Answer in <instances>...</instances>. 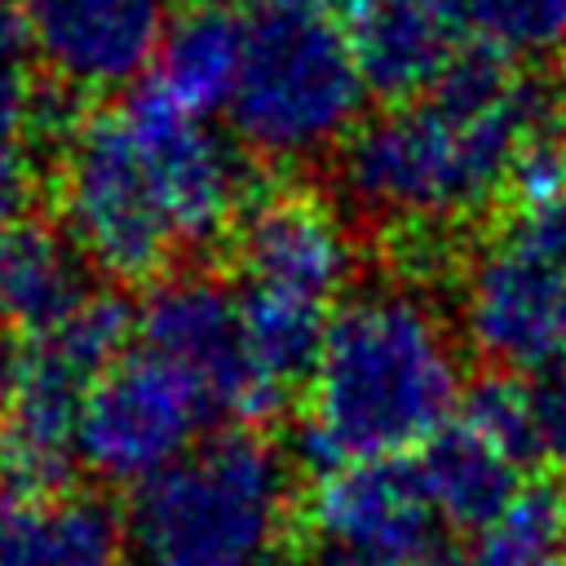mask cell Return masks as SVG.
<instances>
[{
    "label": "cell",
    "instance_id": "obj_32",
    "mask_svg": "<svg viewBox=\"0 0 566 566\" xmlns=\"http://www.w3.org/2000/svg\"><path fill=\"white\" fill-rule=\"evenodd\" d=\"M562 142H566V133H562Z\"/></svg>",
    "mask_w": 566,
    "mask_h": 566
},
{
    "label": "cell",
    "instance_id": "obj_29",
    "mask_svg": "<svg viewBox=\"0 0 566 566\" xmlns=\"http://www.w3.org/2000/svg\"><path fill=\"white\" fill-rule=\"evenodd\" d=\"M256 566H301V562H296V553L283 544V548H274V553H270L265 562H256Z\"/></svg>",
    "mask_w": 566,
    "mask_h": 566
},
{
    "label": "cell",
    "instance_id": "obj_4",
    "mask_svg": "<svg viewBox=\"0 0 566 566\" xmlns=\"http://www.w3.org/2000/svg\"><path fill=\"white\" fill-rule=\"evenodd\" d=\"M239 75L226 102L234 137L265 164L336 150L363 111L367 80L327 0H243Z\"/></svg>",
    "mask_w": 566,
    "mask_h": 566
},
{
    "label": "cell",
    "instance_id": "obj_23",
    "mask_svg": "<svg viewBox=\"0 0 566 566\" xmlns=\"http://www.w3.org/2000/svg\"><path fill=\"white\" fill-rule=\"evenodd\" d=\"M539 424H544V460H553L566 478V371L535 380Z\"/></svg>",
    "mask_w": 566,
    "mask_h": 566
},
{
    "label": "cell",
    "instance_id": "obj_11",
    "mask_svg": "<svg viewBox=\"0 0 566 566\" xmlns=\"http://www.w3.org/2000/svg\"><path fill=\"white\" fill-rule=\"evenodd\" d=\"M239 287L332 305L354 279L358 252L340 217L314 190H261L230 230Z\"/></svg>",
    "mask_w": 566,
    "mask_h": 566
},
{
    "label": "cell",
    "instance_id": "obj_25",
    "mask_svg": "<svg viewBox=\"0 0 566 566\" xmlns=\"http://www.w3.org/2000/svg\"><path fill=\"white\" fill-rule=\"evenodd\" d=\"M424 4H433L438 13H447V18L455 22V18H473L482 0H424Z\"/></svg>",
    "mask_w": 566,
    "mask_h": 566
},
{
    "label": "cell",
    "instance_id": "obj_5",
    "mask_svg": "<svg viewBox=\"0 0 566 566\" xmlns=\"http://www.w3.org/2000/svg\"><path fill=\"white\" fill-rule=\"evenodd\" d=\"M53 164L57 208L80 256L115 283L164 279L181 239L128 111H88Z\"/></svg>",
    "mask_w": 566,
    "mask_h": 566
},
{
    "label": "cell",
    "instance_id": "obj_6",
    "mask_svg": "<svg viewBox=\"0 0 566 566\" xmlns=\"http://www.w3.org/2000/svg\"><path fill=\"white\" fill-rule=\"evenodd\" d=\"M208 394L164 354L124 349L88 389L80 411V460L115 486H142L186 451L199 433L217 424Z\"/></svg>",
    "mask_w": 566,
    "mask_h": 566
},
{
    "label": "cell",
    "instance_id": "obj_18",
    "mask_svg": "<svg viewBox=\"0 0 566 566\" xmlns=\"http://www.w3.org/2000/svg\"><path fill=\"white\" fill-rule=\"evenodd\" d=\"M239 310H243L248 349H252V363H256V376L265 380V389L274 398H283L287 389L310 385L323 340H327V323H332L327 305L239 287Z\"/></svg>",
    "mask_w": 566,
    "mask_h": 566
},
{
    "label": "cell",
    "instance_id": "obj_31",
    "mask_svg": "<svg viewBox=\"0 0 566 566\" xmlns=\"http://www.w3.org/2000/svg\"><path fill=\"white\" fill-rule=\"evenodd\" d=\"M562 53H566V44H562Z\"/></svg>",
    "mask_w": 566,
    "mask_h": 566
},
{
    "label": "cell",
    "instance_id": "obj_2",
    "mask_svg": "<svg viewBox=\"0 0 566 566\" xmlns=\"http://www.w3.org/2000/svg\"><path fill=\"white\" fill-rule=\"evenodd\" d=\"M460 402V358L433 305L367 292L327 323L310 376V429L336 464L420 451Z\"/></svg>",
    "mask_w": 566,
    "mask_h": 566
},
{
    "label": "cell",
    "instance_id": "obj_19",
    "mask_svg": "<svg viewBox=\"0 0 566 566\" xmlns=\"http://www.w3.org/2000/svg\"><path fill=\"white\" fill-rule=\"evenodd\" d=\"M438 566H566V491L526 482L495 526L469 548H447Z\"/></svg>",
    "mask_w": 566,
    "mask_h": 566
},
{
    "label": "cell",
    "instance_id": "obj_10",
    "mask_svg": "<svg viewBox=\"0 0 566 566\" xmlns=\"http://www.w3.org/2000/svg\"><path fill=\"white\" fill-rule=\"evenodd\" d=\"M305 517L323 544L358 566H438L447 522L420 478L416 455L349 460L314 482Z\"/></svg>",
    "mask_w": 566,
    "mask_h": 566
},
{
    "label": "cell",
    "instance_id": "obj_13",
    "mask_svg": "<svg viewBox=\"0 0 566 566\" xmlns=\"http://www.w3.org/2000/svg\"><path fill=\"white\" fill-rule=\"evenodd\" d=\"M0 566H128V535L102 495L0 491Z\"/></svg>",
    "mask_w": 566,
    "mask_h": 566
},
{
    "label": "cell",
    "instance_id": "obj_21",
    "mask_svg": "<svg viewBox=\"0 0 566 566\" xmlns=\"http://www.w3.org/2000/svg\"><path fill=\"white\" fill-rule=\"evenodd\" d=\"M473 22L509 57H539L566 44V0H482Z\"/></svg>",
    "mask_w": 566,
    "mask_h": 566
},
{
    "label": "cell",
    "instance_id": "obj_14",
    "mask_svg": "<svg viewBox=\"0 0 566 566\" xmlns=\"http://www.w3.org/2000/svg\"><path fill=\"white\" fill-rule=\"evenodd\" d=\"M367 93L380 102H416L433 88L455 53L451 18L424 0H376L349 27Z\"/></svg>",
    "mask_w": 566,
    "mask_h": 566
},
{
    "label": "cell",
    "instance_id": "obj_1",
    "mask_svg": "<svg viewBox=\"0 0 566 566\" xmlns=\"http://www.w3.org/2000/svg\"><path fill=\"white\" fill-rule=\"evenodd\" d=\"M548 133H557V88L531 75L486 111L424 93L354 124L336 146V181L345 203L380 230L455 226L509 195L522 150Z\"/></svg>",
    "mask_w": 566,
    "mask_h": 566
},
{
    "label": "cell",
    "instance_id": "obj_3",
    "mask_svg": "<svg viewBox=\"0 0 566 566\" xmlns=\"http://www.w3.org/2000/svg\"><path fill=\"white\" fill-rule=\"evenodd\" d=\"M296 460L256 424H230L133 491V566H256L287 544Z\"/></svg>",
    "mask_w": 566,
    "mask_h": 566
},
{
    "label": "cell",
    "instance_id": "obj_24",
    "mask_svg": "<svg viewBox=\"0 0 566 566\" xmlns=\"http://www.w3.org/2000/svg\"><path fill=\"white\" fill-rule=\"evenodd\" d=\"M27 159L22 150H0V226H13L27 208Z\"/></svg>",
    "mask_w": 566,
    "mask_h": 566
},
{
    "label": "cell",
    "instance_id": "obj_15",
    "mask_svg": "<svg viewBox=\"0 0 566 566\" xmlns=\"http://www.w3.org/2000/svg\"><path fill=\"white\" fill-rule=\"evenodd\" d=\"M416 464H420V478L442 522L455 531H473V535L495 526L526 486L522 464L504 455L469 420H447L429 442H420Z\"/></svg>",
    "mask_w": 566,
    "mask_h": 566
},
{
    "label": "cell",
    "instance_id": "obj_27",
    "mask_svg": "<svg viewBox=\"0 0 566 566\" xmlns=\"http://www.w3.org/2000/svg\"><path fill=\"white\" fill-rule=\"evenodd\" d=\"M13 226H0V318H4V265H9V234H13Z\"/></svg>",
    "mask_w": 566,
    "mask_h": 566
},
{
    "label": "cell",
    "instance_id": "obj_16",
    "mask_svg": "<svg viewBox=\"0 0 566 566\" xmlns=\"http://www.w3.org/2000/svg\"><path fill=\"white\" fill-rule=\"evenodd\" d=\"M239 13L230 0H190L168 18L164 44L155 53V84L186 111L208 115L230 102L239 75Z\"/></svg>",
    "mask_w": 566,
    "mask_h": 566
},
{
    "label": "cell",
    "instance_id": "obj_20",
    "mask_svg": "<svg viewBox=\"0 0 566 566\" xmlns=\"http://www.w3.org/2000/svg\"><path fill=\"white\" fill-rule=\"evenodd\" d=\"M464 411L460 420H469L478 433H486L504 455H513L522 469L544 460V424H539V398H535V380L531 376H513V371H486L464 389Z\"/></svg>",
    "mask_w": 566,
    "mask_h": 566
},
{
    "label": "cell",
    "instance_id": "obj_22",
    "mask_svg": "<svg viewBox=\"0 0 566 566\" xmlns=\"http://www.w3.org/2000/svg\"><path fill=\"white\" fill-rule=\"evenodd\" d=\"M31 97H35L31 35L22 22V4H9L0 9V150H22Z\"/></svg>",
    "mask_w": 566,
    "mask_h": 566
},
{
    "label": "cell",
    "instance_id": "obj_26",
    "mask_svg": "<svg viewBox=\"0 0 566 566\" xmlns=\"http://www.w3.org/2000/svg\"><path fill=\"white\" fill-rule=\"evenodd\" d=\"M305 566H358V562H354V557H345L340 548H332V544H323V548H318V553H314V557H310Z\"/></svg>",
    "mask_w": 566,
    "mask_h": 566
},
{
    "label": "cell",
    "instance_id": "obj_7",
    "mask_svg": "<svg viewBox=\"0 0 566 566\" xmlns=\"http://www.w3.org/2000/svg\"><path fill=\"white\" fill-rule=\"evenodd\" d=\"M146 349L172 358L217 407L226 424H265L283 398L256 376L239 292L208 270L164 274L146 287L137 314Z\"/></svg>",
    "mask_w": 566,
    "mask_h": 566
},
{
    "label": "cell",
    "instance_id": "obj_28",
    "mask_svg": "<svg viewBox=\"0 0 566 566\" xmlns=\"http://www.w3.org/2000/svg\"><path fill=\"white\" fill-rule=\"evenodd\" d=\"M327 4H332L336 13H345V18H358V13H363V9H371L376 0H327Z\"/></svg>",
    "mask_w": 566,
    "mask_h": 566
},
{
    "label": "cell",
    "instance_id": "obj_12",
    "mask_svg": "<svg viewBox=\"0 0 566 566\" xmlns=\"http://www.w3.org/2000/svg\"><path fill=\"white\" fill-rule=\"evenodd\" d=\"M49 80L102 93L142 80L168 31V0H18Z\"/></svg>",
    "mask_w": 566,
    "mask_h": 566
},
{
    "label": "cell",
    "instance_id": "obj_9",
    "mask_svg": "<svg viewBox=\"0 0 566 566\" xmlns=\"http://www.w3.org/2000/svg\"><path fill=\"white\" fill-rule=\"evenodd\" d=\"M464 332L473 349L513 376L566 371V261L509 234L464 265Z\"/></svg>",
    "mask_w": 566,
    "mask_h": 566
},
{
    "label": "cell",
    "instance_id": "obj_17",
    "mask_svg": "<svg viewBox=\"0 0 566 566\" xmlns=\"http://www.w3.org/2000/svg\"><path fill=\"white\" fill-rule=\"evenodd\" d=\"M88 261L80 248L35 221H18L9 234V265H4V318L13 332L35 336L57 327L93 296Z\"/></svg>",
    "mask_w": 566,
    "mask_h": 566
},
{
    "label": "cell",
    "instance_id": "obj_30",
    "mask_svg": "<svg viewBox=\"0 0 566 566\" xmlns=\"http://www.w3.org/2000/svg\"><path fill=\"white\" fill-rule=\"evenodd\" d=\"M9 4H13V0H0V9H9Z\"/></svg>",
    "mask_w": 566,
    "mask_h": 566
},
{
    "label": "cell",
    "instance_id": "obj_8",
    "mask_svg": "<svg viewBox=\"0 0 566 566\" xmlns=\"http://www.w3.org/2000/svg\"><path fill=\"white\" fill-rule=\"evenodd\" d=\"M124 111L146 146V159L155 168L181 248L230 239L243 208L261 195L252 168L256 155L239 137L212 133L203 115L186 111L155 80H142L124 102Z\"/></svg>",
    "mask_w": 566,
    "mask_h": 566
}]
</instances>
